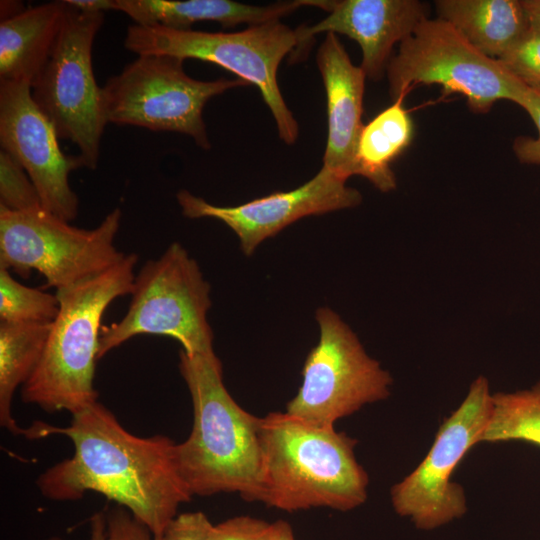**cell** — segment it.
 I'll return each mask as SVG.
<instances>
[{"label":"cell","instance_id":"4fadbf2b","mask_svg":"<svg viewBox=\"0 0 540 540\" xmlns=\"http://www.w3.org/2000/svg\"><path fill=\"white\" fill-rule=\"evenodd\" d=\"M25 81H0V144L14 157L35 185L44 210L73 221L79 200L69 184L70 173L85 167L80 155L60 149L52 122L32 97Z\"/></svg>","mask_w":540,"mask_h":540},{"label":"cell","instance_id":"7402d4cb","mask_svg":"<svg viewBox=\"0 0 540 540\" xmlns=\"http://www.w3.org/2000/svg\"><path fill=\"white\" fill-rule=\"evenodd\" d=\"M524 441L540 447V381L514 392L492 394V409L481 442Z\"/></svg>","mask_w":540,"mask_h":540},{"label":"cell","instance_id":"83f0119b","mask_svg":"<svg viewBox=\"0 0 540 540\" xmlns=\"http://www.w3.org/2000/svg\"><path fill=\"white\" fill-rule=\"evenodd\" d=\"M214 525L201 511L185 512L176 515L155 540H214Z\"/></svg>","mask_w":540,"mask_h":540},{"label":"cell","instance_id":"4dcf8cb0","mask_svg":"<svg viewBox=\"0 0 540 540\" xmlns=\"http://www.w3.org/2000/svg\"><path fill=\"white\" fill-rule=\"evenodd\" d=\"M530 26L540 31V0H522Z\"/></svg>","mask_w":540,"mask_h":540},{"label":"cell","instance_id":"9a60e30c","mask_svg":"<svg viewBox=\"0 0 540 540\" xmlns=\"http://www.w3.org/2000/svg\"><path fill=\"white\" fill-rule=\"evenodd\" d=\"M328 15L313 26L296 30L299 46L291 58L301 59L312 38L320 33L343 34L362 50L366 77L379 80L387 70L396 43L410 36L427 18L425 4L417 0H305Z\"/></svg>","mask_w":540,"mask_h":540},{"label":"cell","instance_id":"d6a6232c","mask_svg":"<svg viewBox=\"0 0 540 540\" xmlns=\"http://www.w3.org/2000/svg\"><path fill=\"white\" fill-rule=\"evenodd\" d=\"M25 10L22 3L19 1H1L0 4V12H1V20H5L8 18H11L18 13Z\"/></svg>","mask_w":540,"mask_h":540},{"label":"cell","instance_id":"6da1fadb","mask_svg":"<svg viewBox=\"0 0 540 540\" xmlns=\"http://www.w3.org/2000/svg\"><path fill=\"white\" fill-rule=\"evenodd\" d=\"M23 435H63L73 443L72 456L36 480L50 500L74 501L87 492L99 493L128 510L157 538L180 505L192 498L176 466V442L164 435L130 433L98 401L73 414L67 427L37 421L24 428Z\"/></svg>","mask_w":540,"mask_h":540},{"label":"cell","instance_id":"5b68a950","mask_svg":"<svg viewBox=\"0 0 540 540\" xmlns=\"http://www.w3.org/2000/svg\"><path fill=\"white\" fill-rule=\"evenodd\" d=\"M127 50L141 55H170L211 62L256 85L270 109L279 137L293 145L298 123L281 94L277 72L288 54L299 46L296 30L274 20L237 32L175 30L160 25L133 24L124 39Z\"/></svg>","mask_w":540,"mask_h":540},{"label":"cell","instance_id":"603a6c76","mask_svg":"<svg viewBox=\"0 0 540 540\" xmlns=\"http://www.w3.org/2000/svg\"><path fill=\"white\" fill-rule=\"evenodd\" d=\"M59 313L55 295L27 287L10 271L0 268V321L4 323H52Z\"/></svg>","mask_w":540,"mask_h":540},{"label":"cell","instance_id":"7c38bea8","mask_svg":"<svg viewBox=\"0 0 540 540\" xmlns=\"http://www.w3.org/2000/svg\"><path fill=\"white\" fill-rule=\"evenodd\" d=\"M491 409L489 382L478 376L458 408L440 425L424 459L391 488V503L398 515L418 529L433 530L466 513L464 488L452 481V475L465 455L481 443Z\"/></svg>","mask_w":540,"mask_h":540},{"label":"cell","instance_id":"7a4b0ae2","mask_svg":"<svg viewBox=\"0 0 540 540\" xmlns=\"http://www.w3.org/2000/svg\"><path fill=\"white\" fill-rule=\"evenodd\" d=\"M179 370L193 405L191 433L174 458L192 496L238 493L261 500V417L244 410L223 382L215 352H179Z\"/></svg>","mask_w":540,"mask_h":540},{"label":"cell","instance_id":"30bf717a","mask_svg":"<svg viewBox=\"0 0 540 540\" xmlns=\"http://www.w3.org/2000/svg\"><path fill=\"white\" fill-rule=\"evenodd\" d=\"M66 4L61 32L32 84V97L54 125L59 139L74 143L85 167L95 169L107 121L101 87L93 73L92 48L104 12H85Z\"/></svg>","mask_w":540,"mask_h":540},{"label":"cell","instance_id":"484cf974","mask_svg":"<svg viewBox=\"0 0 540 540\" xmlns=\"http://www.w3.org/2000/svg\"><path fill=\"white\" fill-rule=\"evenodd\" d=\"M497 60L528 87L540 88V31L530 26V29Z\"/></svg>","mask_w":540,"mask_h":540},{"label":"cell","instance_id":"8992f818","mask_svg":"<svg viewBox=\"0 0 540 540\" xmlns=\"http://www.w3.org/2000/svg\"><path fill=\"white\" fill-rule=\"evenodd\" d=\"M126 314L102 326L98 360L138 335L175 339L189 354L213 352V331L207 320L210 285L186 249L177 242L136 274Z\"/></svg>","mask_w":540,"mask_h":540},{"label":"cell","instance_id":"f546056e","mask_svg":"<svg viewBox=\"0 0 540 540\" xmlns=\"http://www.w3.org/2000/svg\"><path fill=\"white\" fill-rule=\"evenodd\" d=\"M74 8L85 12L113 10L114 0H65Z\"/></svg>","mask_w":540,"mask_h":540},{"label":"cell","instance_id":"f1b7e54d","mask_svg":"<svg viewBox=\"0 0 540 540\" xmlns=\"http://www.w3.org/2000/svg\"><path fill=\"white\" fill-rule=\"evenodd\" d=\"M272 523L237 516L214 525V540H271Z\"/></svg>","mask_w":540,"mask_h":540},{"label":"cell","instance_id":"2e32d148","mask_svg":"<svg viewBox=\"0 0 540 540\" xmlns=\"http://www.w3.org/2000/svg\"><path fill=\"white\" fill-rule=\"evenodd\" d=\"M316 63L323 79L328 116V136L323 167L344 179L354 175L366 74L355 66L334 33H326Z\"/></svg>","mask_w":540,"mask_h":540},{"label":"cell","instance_id":"cb8c5ba5","mask_svg":"<svg viewBox=\"0 0 540 540\" xmlns=\"http://www.w3.org/2000/svg\"><path fill=\"white\" fill-rule=\"evenodd\" d=\"M0 206L12 211L43 208L38 191L21 164L0 150Z\"/></svg>","mask_w":540,"mask_h":540},{"label":"cell","instance_id":"9c48e42d","mask_svg":"<svg viewBox=\"0 0 540 540\" xmlns=\"http://www.w3.org/2000/svg\"><path fill=\"white\" fill-rule=\"evenodd\" d=\"M386 73L393 100L415 85L436 84L446 94L465 96L477 113L488 112L499 100L520 105L529 88L440 18H426L400 43Z\"/></svg>","mask_w":540,"mask_h":540},{"label":"cell","instance_id":"3957f363","mask_svg":"<svg viewBox=\"0 0 540 540\" xmlns=\"http://www.w3.org/2000/svg\"><path fill=\"white\" fill-rule=\"evenodd\" d=\"M260 502L286 512L324 507L351 511L368 497L357 440L334 426L285 412L261 417Z\"/></svg>","mask_w":540,"mask_h":540},{"label":"cell","instance_id":"4316f807","mask_svg":"<svg viewBox=\"0 0 540 540\" xmlns=\"http://www.w3.org/2000/svg\"><path fill=\"white\" fill-rule=\"evenodd\" d=\"M533 120L537 137L519 136L512 145L513 152L519 162L529 165H540V88L529 87L520 105Z\"/></svg>","mask_w":540,"mask_h":540},{"label":"cell","instance_id":"1f68e13d","mask_svg":"<svg viewBox=\"0 0 540 540\" xmlns=\"http://www.w3.org/2000/svg\"><path fill=\"white\" fill-rule=\"evenodd\" d=\"M271 540H295L292 527L283 520L273 522Z\"/></svg>","mask_w":540,"mask_h":540},{"label":"cell","instance_id":"d4e9b609","mask_svg":"<svg viewBox=\"0 0 540 540\" xmlns=\"http://www.w3.org/2000/svg\"><path fill=\"white\" fill-rule=\"evenodd\" d=\"M48 540L64 539L51 537ZM87 540H155V537L128 510L117 505L93 515Z\"/></svg>","mask_w":540,"mask_h":540},{"label":"cell","instance_id":"277c9868","mask_svg":"<svg viewBox=\"0 0 540 540\" xmlns=\"http://www.w3.org/2000/svg\"><path fill=\"white\" fill-rule=\"evenodd\" d=\"M138 256H126L114 266L56 290L59 313L42 358L22 386V399L47 412L72 415L95 403V364L102 318L118 297L131 294Z\"/></svg>","mask_w":540,"mask_h":540},{"label":"cell","instance_id":"5bb4252c","mask_svg":"<svg viewBox=\"0 0 540 540\" xmlns=\"http://www.w3.org/2000/svg\"><path fill=\"white\" fill-rule=\"evenodd\" d=\"M182 214L190 219L210 217L222 221L239 238L245 255L297 220L359 205L362 196L346 179L322 166L303 185L253 199L237 206H216L187 190L176 195Z\"/></svg>","mask_w":540,"mask_h":540},{"label":"cell","instance_id":"8fae6325","mask_svg":"<svg viewBox=\"0 0 540 540\" xmlns=\"http://www.w3.org/2000/svg\"><path fill=\"white\" fill-rule=\"evenodd\" d=\"M320 329L308 353L302 383L286 412L307 421L334 426L367 404L385 400L393 383L390 373L369 356L356 334L328 307L316 310Z\"/></svg>","mask_w":540,"mask_h":540},{"label":"cell","instance_id":"52a82bcc","mask_svg":"<svg viewBox=\"0 0 540 540\" xmlns=\"http://www.w3.org/2000/svg\"><path fill=\"white\" fill-rule=\"evenodd\" d=\"M184 60L141 55L101 87L107 123L182 133L210 149L203 110L214 96L246 86L240 78L201 81L186 74Z\"/></svg>","mask_w":540,"mask_h":540},{"label":"cell","instance_id":"e0dca14e","mask_svg":"<svg viewBox=\"0 0 540 540\" xmlns=\"http://www.w3.org/2000/svg\"><path fill=\"white\" fill-rule=\"evenodd\" d=\"M302 6H306L305 0L265 6L231 0H114L113 10L125 13L138 25L188 30L204 21L217 22L223 28L262 24L279 20Z\"/></svg>","mask_w":540,"mask_h":540},{"label":"cell","instance_id":"ffe728a7","mask_svg":"<svg viewBox=\"0 0 540 540\" xmlns=\"http://www.w3.org/2000/svg\"><path fill=\"white\" fill-rule=\"evenodd\" d=\"M404 97L394 102L363 126L354 163V175L369 180L377 189L396 188L391 163L410 145L414 124L403 106Z\"/></svg>","mask_w":540,"mask_h":540},{"label":"cell","instance_id":"44dd1931","mask_svg":"<svg viewBox=\"0 0 540 540\" xmlns=\"http://www.w3.org/2000/svg\"><path fill=\"white\" fill-rule=\"evenodd\" d=\"M52 323H0V424L15 435H23L12 414L16 389L37 368Z\"/></svg>","mask_w":540,"mask_h":540},{"label":"cell","instance_id":"d6986e66","mask_svg":"<svg viewBox=\"0 0 540 540\" xmlns=\"http://www.w3.org/2000/svg\"><path fill=\"white\" fill-rule=\"evenodd\" d=\"M438 18L484 55L498 59L529 29L522 0H439Z\"/></svg>","mask_w":540,"mask_h":540},{"label":"cell","instance_id":"ac0fdd59","mask_svg":"<svg viewBox=\"0 0 540 540\" xmlns=\"http://www.w3.org/2000/svg\"><path fill=\"white\" fill-rule=\"evenodd\" d=\"M64 0L40 4L0 22V81L31 84L48 59L61 32Z\"/></svg>","mask_w":540,"mask_h":540},{"label":"cell","instance_id":"ba28073f","mask_svg":"<svg viewBox=\"0 0 540 540\" xmlns=\"http://www.w3.org/2000/svg\"><path fill=\"white\" fill-rule=\"evenodd\" d=\"M121 210L93 229L73 226L43 208L12 211L0 206V268L29 278L32 271L56 290L99 274L126 254L114 245Z\"/></svg>","mask_w":540,"mask_h":540}]
</instances>
